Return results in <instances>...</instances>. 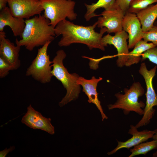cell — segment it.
Instances as JSON below:
<instances>
[{
    "mask_svg": "<svg viewBox=\"0 0 157 157\" xmlns=\"http://www.w3.org/2000/svg\"><path fill=\"white\" fill-rule=\"evenodd\" d=\"M157 131V129L153 131L144 130L138 131L135 126H130L128 133L132 135L130 139L125 142L117 141V146L114 149L108 152L107 154L111 155L115 153L119 150L122 148L128 149L142 142L147 141L148 139L152 138Z\"/></svg>",
    "mask_w": 157,
    "mask_h": 157,
    "instance_id": "9a60e30c",
    "label": "cell"
},
{
    "mask_svg": "<svg viewBox=\"0 0 157 157\" xmlns=\"http://www.w3.org/2000/svg\"><path fill=\"white\" fill-rule=\"evenodd\" d=\"M132 0H116L113 6L118 8L126 14L128 11Z\"/></svg>",
    "mask_w": 157,
    "mask_h": 157,
    "instance_id": "d4e9b609",
    "label": "cell"
},
{
    "mask_svg": "<svg viewBox=\"0 0 157 157\" xmlns=\"http://www.w3.org/2000/svg\"><path fill=\"white\" fill-rule=\"evenodd\" d=\"M25 26V20L13 16L9 7H6L0 12V32L4 31V27L9 26L14 36L21 38Z\"/></svg>",
    "mask_w": 157,
    "mask_h": 157,
    "instance_id": "2e32d148",
    "label": "cell"
},
{
    "mask_svg": "<svg viewBox=\"0 0 157 157\" xmlns=\"http://www.w3.org/2000/svg\"><path fill=\"white\" fill-rule=\"evenodd\" d=\"M15 147L14 146H11L8 149H5L3 150L0 151V157H5L10 152L13 151L15 149Z\"/></svg>",
    "mask_w": 157,
    "mask_h": 157,
    "instance_id": "4316f807",
    "label": "cell"
},
{
    "mask_svg": "<svg viewBox=\"0 0 157 157\" xmlns=\"http://www.w3.org/2000/svg\"><path fill=\"white\" fill-rule=\"evenodd\" d=\"M152 138L154 140H157V131L154 135V136L152 137Z\"/></svg>",
    "mask_w": 157,
    "mask_h": 157,
    "instance_id": "f1b7e54d",
    "label": "cell"
},
{
    "mask_svg": "<svg viewBox=\"0 0 157 157\" xmlns=\"http://www.w3.org/2000/svg\"><path fill=\"white\" fill-rule=\"evenodd\" d=\"M136 15L141 23L142 31H149L154 26V23L157 18V3L149 6Z\"/></svg>",
    "mask_w": 157,
    "mask_h": 157,
    "instance_id": "e0dca14e",
    "label": "cell"
},
{
    "mask_svg": "<svg viewBox=\"0 0 157 157\" xmlns=\"http://www.w3.org/2000/svg\"><path fill=\"white\" fill-rule=\"evenodd\" d=\"M157 3V0H132L127 12L136 14L153 3Z\"/></svg>",
    "mask_w": 157,
    "mask_h": 157,
    "instance_id": "44dd1931",
    "label": "cell"
},
{
    "mask_svg": "<svg viewBox=\"0 0 157 157\" xmlns=\"http://www.w3.org/2000/svg\"><path fill=\"white\" fill-rule=\"evenodd\" d=\"M157 149V140L141 143L134 147L130 150L131 153L129 157H133L140 155H146L148 152Z\"/></svg>",
    "mask_w": 157,
    "mask_h": 157,
    "instance_id": "ffe728a7",
    "label": "cell"
},
{
    "mask_svg": "<svg viewBox=\"0 0 157 157\" xmlns=\"http://www.w3.org/2000/svg\"><path fill=\"white\" fill-rule=\"evenodd\" d=\"M66 56L63 50H58L52 61L51 65L53 68L51 72L53 76L61 82L66 90V95L59 103L60 107L76 99L81 89L80 85L77 83L78 75L76 73L70 74L64 65L63 60Z\"/></svg>",
    "mask_w": 157,
    "mask_h": 157,
    "instance_id": "3957f363",
    "label": "cell"
},
{
    "mask_svg": "<svg viewBox=\"0 0 157 157\" xmlns=\"http://www.w3.org/2000/svg\"><path fill=\"white\" fill-rule=\"evenodd\" d=\"M21 39L19 40L16 39L15 43L20 47L24 46L29 51L42 46L48 42H52L56 36L55 28L44 15L40 14L26 19Z\"/></svg>",
    "mask_w": 157,
    "mask_h": 157,
    "instance_id": "7a4b0ae2",
    "label": "cell"
},
{
    "mask_svg": "<svg viewBox=\"0 0 157 157\" xmlns=\"http://www.w3.org/2000/svg\"><path fill=\"white\" fill-rule=\"evenodd\" d=\"M155 26H156V27H157V24L156 25H155Z\"/></svg>",
    "mask_w": 157,
    "mask_h": 157,
    "instance_id": "f546056e",
    "label": "cell"
},
{
    "mask_svg": "<svg viewBox=\"0 0 157 157\" xmlns=\"http://www.w3.org/2000/svg\"><path fill=\"white\" fill-rule=\"evenodd\" d=\"M21 47L18 45H15L6 38L4 31L0 32V56L11 65L13 70L18 69L21 65L19 59Z\"/></svg>",
    "mask_w": 157,
    "mask_h": 157,
    "instance_id": "4fadbf2b",
    "label": "cell"
},
{
    "mask_svg": "<svg viewBox=\"0 0 157 157\" xmlns=\"http://www.w3.org/2000/svg\"></svg>",
    "mask_w": 157,
    "mask_h": 157,
    "instance_id": "4dcf8cb0",
    "label": "cell"
},
{
    "mask_svg": "<svg viewBox=\"0 0 157 157\" xmlns=\"http://www.w3.org/2000/svg\"><path fill=\"white\" fill-rule=\"evenodd\" d=\"M103 79L102 77L96 78L92 76L90 79H87L81 76H79L77 81L78 84L83 88V91L87 95L88 102L90 103L95 104L99 111L102 121L107 119L108 117L104 113L101 102L98 99V93L97 92V87L98 83Z\"/></svg>",
    "mask_w": 157,
    "mask_h": 157,
    "instance_id": "5bb4252c",
    "label": "cell"
},
{
    "mask_svg": "<svg viewBox=\"0 0 157 157\" xmlns=\"http://www.w3.org/2000/svg\"><path fill=\"white\" fill-rule=\"evenodd\" d=\"M123 30L128 35L129 49L133 48L142 39L141 23L136 14L127 12L125 15L122 24Z\"/></svg>",
    "mask_w": 157,
    "mask_h": 157,
    "instance_id": "7c38bea8",
    "label": "cell"
},
{
    "mask_svg": "<svg viewBox=\"0 0 157 157\" xmlns=\"http://www.w3.org/2000/svg\"><path fill=\"white\" fill-rule=\"evenodd\" d=\"M83 57L88 58L90 60L89 65L90 68L93 69H96L98 67V64L99 62L104 59L111 58V56H104L99 59H95L89 58L86 56H83Z\"/></svg>",
    "mask_w": 157,
    "mask_h": 157,
    "instance_id": "484cf974",
    "label": "cell"
},
{
    "mask_svg": "<svg viewBox=\"0 0 157 157\" xmlns=\"http://www.w3.org/2000/svg\"><path fill=\"white\" fill-rule=\"evenodd\" d=\"M142 39L147 42H150L156 46H157V27L155 26L149 31H143Z\"/></svg>",
    "mask_w": 157,
    "mask_h": 157,
    "instance_id": "7402d4cb",
    "label": "cell"
},
{
    "mask_svg": "<svg viewBox=\"0 0 157 157\" xmlns=\"http://www.w3.org/2000/svg\"><path fill=\"white\" fill-rule=\"evenodd\" d=\"M116 0H98L96 3L89 5L85 3L87 11L85 15L84 18L87 21H89L92 18L97 15L95 11L100 8L107 9L111 7L114 4Z\"/></svg>",
    "mask_w": 157,
    "mask_h": 157,
    "instance_id": "d6986e66",
    "label": "cell"
},
{
    "mask_svg": "<svg viewBox=\"0 0 157 157\" xmlns=\"http://www.w3.org/2000/svg\"><path fill=\"white\" fill-rule=\"evenodd\" d=\"M156 47L152 43H148L141 40L135 45L133 49L129 52L128 60L125 66L129 67L138 63L141 60L142 54L147 50Z\"/></svg>",
    "mask_w": 157,
    "mask_h": 157,
    "instance_id": "ac0fdd59",
    "label": "cell"
},
{
    "mask_svg": "<svg viewBox=\"0 0 157 157\" xmlns=\"http://www.w3.org/2000/svg\"><path fill=\"white\" fill-rule=\"evenodd\" d=\"M128 39V34L123 30L115 33L113 36L108 33L102 39L101 43L104 47H106L108 44L113 45L116 49L118 56L117 65L119 67L125 66L128 58L129 52L127 41Z\"/></svg>",
    "mask_w": 157,
    "mask_h": 157,
    "instance_id": "9c48e42d",
    "label": "cell"
},
{
    "mask_svg": "<svg viewBox=\"0 0 157 157\" xmlns=\"http://www.w3.org/2000/svg\"><path fill=\"white\" fill-rule=\"evenodd\" d=\"M7 0H0V10L6 7Z\"/></svg>",
    "mask_w": 157,
    "mask_h": 157,
    "instance_id": "83f0119b",
    "label": "cell"
},
{
    "mask_svg": "<svg viewBox=\"0 0 157 157\" xmlns=\"http://www.w3.org/2000/svg\"><path fill=\"white\" fill-rule=\"evenodd\" d=\"M7 3L13 16L24 19L40 15L44 11L40 0H7Z\"/></svg>",
    "mask_w": 157,
    "mask_h": 157,
    "instance_id": "ba28073f",
    "label": "cell"
},
{
    "mask_svg": "<svg viewBox=\"0 0 157 157\" xmlns=\"http://www.w3.org/2000/svg\"><path fill=\"white\" fill-rule=\"evenodd\" d=\"M156 66L148 70L144 63L141 64L139 72L143 77L145 83L147 91L145 95L146 102L143 117L135 126L137 128L145 126L148 124L154 116L155 110L153 108L157 106V94L156 93L153 85L152 81L156 75Z\"/></svg>",
    "mask_w": 157,
    "mask_h": 157,
    "instance_id": "52a82bcc",
    "label": "cell"
},
{
    "mask_svg": "<svg viewBox=\"0 0 157 157\" xmlns=\"http://www.w3.org/2000/svg\"><path fill=\"white\" fill-rule=\"evenodd\" d=\"M27 109L26 112L21 120L22 123L34 129H40L51 135L54 134V127L51 123L50 118H47L42 116L41 113L35 110L31 104L27 107Z\"/></svg>",
    "mask_w": 157,
    "mask_h": 157,
    "instance_id": "8fae6325",
    "label": "cell"
},
{
    "mask_svg": "<svg viewBox=\"0 0 157 157\" xmlns=\"http://www.w3.org/2000/svg\"><path fill=\"white\" fill-rule=\"evenodd\" d=\"M141 56V60L143 61L147 59L151 62L157 65V46L147 50L142 54Z\"/></svg>",
    "mask_w": 157,
    "mask_h": 157,
    "instance_id": "603a6c76",
    "label": "cell"
},
{
    "mask_svg": "<svg viewBox=\"0 0 157 157\" xmlns=\"http://www.w3.org/2000/svg\"><path fill=\"white\" fill-rule=\"evenodd\" d=\"M97 23L84 26L76 24L66 19L59 22L55 27L56 36L62 35L58 42L60 47H67L73 43H81L86 45L91 50L98 49L105 50L101 40L104 33L107 32L105 27L101 28L99 33L96 32L95 28Z\"/></svg>",
    "mask_w": 157,
    "mask_h": 157,
    "instance_id": "6da1fadb",
    "label": "cell"
},
{
    "mask_svg": "<svg viewBox=\"0 0 157 157\" xmlns=\"http://www.w3.org/2000/svg\"><path fill=\"white\" fill-rule=\"evenodd\" d=\"M51 41L47 42L38 50L36 57L27 68L26 76H31L42 84L49 82L53 76L51 74L52 61L50 59L47 51Z\"/></svg>",
    "mask_w": 157,
    "mask_h": 157,
    "instance_id": "8992f818",
    "label": "cell"
},
{
    "mask_svg": "<svg viewBox=\"0 0 157 157\" xmlns=\"http://www.w3.org/2000/svg\"><path fill=\"white\" fill-rule=\"evenodd\" d=\"M44 9V16L50 21L54 28L67 18L76 19L77 14L74 11L75 2L69 0H40Z\"/></svg>",
    "mask_w": 157,
    "mask_h": 157,
    "instance_id": "5b68a950",
    "label": "cell"
},
{
    "mask_svg": "<svg viewBox=\"0 0 157 157\" xmlns=\"http://www.w3.org/2000/svg\"><path fill=\"white\" fill-rule=\"evenodd\" d=\"M125 14L120 9L113 6L105 9L100 15L102 16L98 19L97 26L106 28L109 34L121 31L123 30L122 24Z\"/></svg>",
    "mask_w": 157,
    "mask_h": 157,
    "instance_id": "30bf717a",
    "label": "cell"
},
{
    "mask_svg": "<svg viewBox=\"0 0 157 157\" xmlns=\"http://www.w3.org/2000/svg\"><path fill=\"white\" fill-rule=\"evenodd\" d=\"M124 94L116 93L115 96L117 99L113 104L108 105L109 110L115 108L121 109L124 114L127 115L131 111L135 112L138 115H143L145 104L142 101H138L139 97L143 96L144 90L139 82L133 83L129 89H124Z\"/></svg>",
    "mask_w": 157,
    "mask_h": 157,
    "instance_id": "277c9868",
    "label": "cell"
},
{
    "mask_svg": "<svg viewBox=\"0 0 157 157\" xmlns=\"http://www.w3.org/2000/svg\"><path fill=\"white\" fill-rule=\"evenodd\" d=\"M13 70L11 65L3 58L0 56V78L5 77L9 74V71Z\"/></svg>",
    "mask_w": 157,
    "mask_h": 157,
    "instance_id": "cb8c5ba5",
    "label": "cell"
}]
</instances>
